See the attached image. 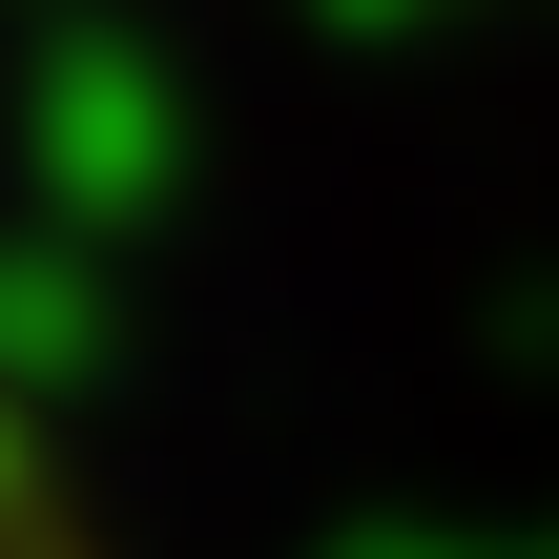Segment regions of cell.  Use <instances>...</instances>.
I'll return each mask as SVG.
<instances>
[{
  "instance_id": "6da1fadb",
  "label": "cell",
  "mask_w": 559,
  "mask_h": 559,
  "mask_svg": "<svg viewBox=\"0 0 559 559\" xmlns=\"http://www.w3.org/2000/svg\"><path fill=\"white\" fill-rule=\"evenodd\" d=\"M0 559H104L83 539V498H62V456H41V415L0 394Z\"/></svg>"
}]
</instances>
